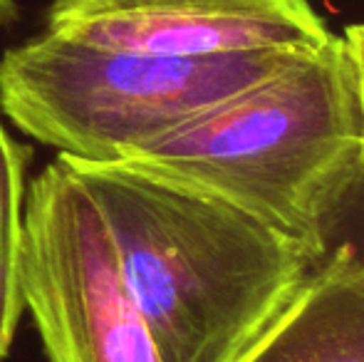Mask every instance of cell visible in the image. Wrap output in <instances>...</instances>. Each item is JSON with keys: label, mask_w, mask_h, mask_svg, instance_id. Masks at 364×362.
Masks as SVG:
<instances>
[{"label": "cell", "mask_w": 364, "mask_h": 362, "mask_svg": "<svg viewBox=\"0 0 364 362\" xmlns=\"http://www.w3.org/2000/svg\"><path fill=\"white\" fill-rule=\"evenodd\" d=\"M65 161L105 218L161 362H238L317 261L211 191L132 161Z\"/></svg>", "instance_id": "obj_1"}, {"label": "cell", "mask_w": 364, "mask_h": 362, "mask_svg": "<svg viewBox=\"0 0 364 362\" xmlns=\"http://www.w3.org/2000/svg\"><path fill=\"white\" fill-rule=\"evenodd\" d=\"M362 156L355 68L335 35L119 161L216 193L320 258L322 221Z\"/></svg>", "instance_id": "obj_2"}, {"label": "cell", "mask_w": 364, "mask_h": 362, "mask_svg": "<svg viewBox=\"0 0 364 362\" xmlns=\"http://www.w3.org/2000/svg\"><path fill=\"white\" fill-rule=\"evenodd\" d=\"M310 53V50H307ZM300 53L166 58L55 33L0 58V110L73 161H119Z\"/></svg>", "instance_id": "obj_3"}, {"label": "cell", "mask_w": 364, "mask_h": 362, "mask_svg": "<svg viewBox=\"0 0 364 362\" xmlns=\"http://www.w3.org/2000/svg\"><path fill=\"white\" fill-rule=\"evenodd\" d=\"M23 298L50 362H161L105 218L63 156L28 186Z\"/></svg>", "instance_id": "obj_4"}, {"label": "cell", "mask_w": 364, "mask_h": 362, "mask_svg": "<svg viewBox=\"0 0 364 362\" xmlns=\"http://www.w3.org/2000/svg\"><path fill=\"white\" fill-rule=\"evenodd\" d=\"M45 30L166 58L307 53L335 38L307 0H50Z\"/></svg>", "instance_id": "obj_5"}, {"label": "cell", "mask_w": 364, "mask_h": 362, "mask_svg": "<svg viewBox=\"0 0 364 362\" xmlns=\"http://www.w3.org/2000/svg\"><path fill=\"white\" fill-rule=\"evenodd\" d=\"M238 362H364V261L327 248Z\"/></svg>", "instance_id": "obj_6"}, {"label": "cell", "mask_w": 364, "mask_h": 362, "mask_svg": "<svg viewBox=\"0 0 364 362\" xmlns=\"http://www.w3.org/2000/svg\"><path fill=\"white\" fill-rule=\"evenodd\" d=\"M30 149L13 139L0 124V362L13 348L15 330L25 310V171Z\"/></svg>", "instance_id": "obj_7"}, {"label": "cell", "mask_w": 364, "mask_h": 362, "mask_svg": "<svg viewBox=\"0 0 364 362\" xmlns=\"http://www.w3.org/2000/svg\"><path fill=\"white\" fill-rule=\"evenodd\" d=\"M320 246L322 253L345 246L364 261V156L322 221Z\"/></svg>", "instance_id": "obj_8"}, {"label": "cell", "mask_w": 364, "mask_h": 362, "mask_svg": "<svg viewBox=\"0 0 364 362\" xmlns=\"http://www.w3.org/2000/svg\"><path fill=\"white\" fill-rule=\"evenodd\" d=\"M347 45V53H350L352 68H355L357 78V92H360V105H362V119H364V23L350 25L342 35Z\"/></svg>", "instance_id": "obj_9"}, {"label": "cell", "mask_w": 364, "mask_h": 362, "mask_svg": "<svg viewBox=\"0 0 364 362\" xmlns=\"http://www.w3.org/2000/svg\"><path fill=\"white\" fill-rule=\"evenodd\" d=\"M20 18L18 0H0V28H8Z\"/></svg>", "instance_id": "obj_10"}]
</instances>
